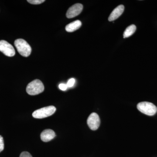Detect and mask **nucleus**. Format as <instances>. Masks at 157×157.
<instances>
[{
  "label": "nucleus",
  "mask_w": 157,
  "mask_h": 157,
  "mask_svg": "<svg viewBox=\"0 0 157 157\" xmlns=\"http://www.w3.org/2000/svg\"><path fill=\"white\" fill-rule=\"evenodd\" d=\"M14 45L21 55L25 57L29 56L32 48L28 42L23 39H18L14 42Z\"/></svg>",
  "instance_id": "obj_1"
},
{
  "label": "nucleus",
  "mask_w": 157,
  "mask_h": 157,
  "mask_svg": "<svg viewBox=\"0 0 157 157\" xmlns=\"http://www.w3.org/2000/svg\"><path fill=\"white\" fill-rule=\"evenodd\" d=\"M44 90V85L39 79H35L27 85L26 91L30 95H36L43 92Z\"/></svg>",
  "instance_id": "obj_2"
},
{
  "label": "nucleus",
  "mask_w": 157,
  "mask_h": 157,
  "mask_svg": "<svg viewBox=\"0 0 157 157\" xmlns=\"http://www.w3.org/2000/svg\"><path fill=\"white\" fill-rule=\"evenodd\" d=\"M137 108L140 112L148 116L155 115L157 112L156 106L150 102H140L137 104Z\"/></svg>",
  "instance_id": "obj_3"
},
{
  "label": "nucleus",
  "mask_w": 157,
  "mask_h": 157,
  "mask_svg": "<svg viewBox=\"0 0 157 157\" xmlns=\"http://www.w3.org/2000/svg\"><path fill=\"white\" fill-rule=\"evenodd\" d=\"M56 111V108L53 106H48L37 109L33 113L35 118L42 119L52 115Z\"/></svg>",
  "instance_id": "obj_4"
},
{
  "label": "nucleus",
  "mask_w": 157,
  "mask_h": 157,
  "mask_svg": "<svg viewBox=\"0 0 157 157\" xmlns=\"http://www.w3.org/2000/svg\"><path fill=\"white\" fill-rule=\"evenodd\" d=\"M0 51L7 56L12 57L15 55L14 47L5 40L0 41Z\"/></svg>",
  "instance_id": "obj_5"
},
{
  "label": "nucleus",
  "mask_w": 157,
  "mask_h": 157,
  "mask_svg": "<svg viewBox=\"0 0 157 157\" xmlns=\"http://www.w3.org/2000/svg\"><path fill=\"white\" fill-rule=\"evenodd\" d=\"M88 125L93 131H96L99 128L101 124V120L99 115L95 113L90 114L87 120Z\"/></svg>",
  "instance_id": "obj_6"
},
{
  "label": "nucleus",
  "mask_w": 157,
  "mask_h": 157,
  "mask_svg": "<svg viewBox=\"0 0 157 157\" xmlns=\"http://www.w3.org/2000/svg\"><path fill=\"white\" fill-rule=\"evenodd\" d=\"M83 9V6L81 4H75L71 6L67 11V17L68 18H72L78 16L81 13Z\"/></svg>",
  "instance_id": "obj_7"
},
{
  "label": "nucleus",
  "mask_w": 157,
  "mask_h": 157,
  "mask_svg": "<svg viewBox=\"0 0 157 157\" xmlns=\"http://www.w3.org/2000/svg\"><path fill=\"white\" fill-rule=\"evenodd\" d=\"M124 9V7L123 5H120L118 6L111 12L108 18V20L109 21H112L117 19L123 14Z\"/></svg>",
  "instance_id": "obj_8"
},
{
  "label": "nucleus",
  "mask_w": 157,
  "mask_h": 157,
  "mask_svg": "<svg viewBox=\"0 0 157 157\" xmlns=\"http://www.w3.org/2000/svg\"><path fill=\"white\" fill-rule=\"evenodd\" d=\"M55 136V133L53 130L46 129L41 133V139L44 142H48L53 139Z\"/></svg>",
  "instance_id": "obj_9"
},
{
  "label": "nucleus",
  "mask_w": 157,
  "mask_h": 157,
  "mask_svg": "<svg viewBox=\"0 0 157 157\" xmlns=\"http://www.w3.org/2000/svg\"><path fill=\"white\" fill-rule=\"evenodd\" d=\"M82 23L79 20H76L75 21L70 23L66 26V31L69 33H72L77 30L81 27Z\"/></svg>",
  "instance_id": "obj_10"
},
{
  "label": "nucleus",
  "mask_w": 157,
  "mask_h": 157,
  "mask_svg": "<svg viewBox=\"0 0 157 157\" xmlns=\"http://www.w3.org/2000/svg\"><path fill=\"white\" fill-rule=\"evenodd\" d=\"M136 30V26L134 25H132L129 26L124 33V38H126L128 37L131 36H132L134 33H135V31Z\"/></svg>",
  "instance_id": "obj_11"
},
{
  "label": "nucleus",
  "mask_w": 157,
  "mask_h": 157,
  "mask_svg": "<svg viewBox=\"0 0 157 157\" xmlns=\"http://www.w3.org/2000/svg\"><path fill=\"white\" fill-rule=\"evenodd\" d=\"M45 0H28L27 2L33 5H39L45 2Z\"/></svg>",
  "instance_id": "obj_12"
},
{
  "label": "nucleus",
  "mask_w": 157,
  "mask_h": 157,
  "mask_svg": "<svg viewBox=\"0 0 157 157\" xmlns=\"http://www.w3.org/2000/svg\"><path fill=\"white\" fill-rule=\"evenodd\" d=\"M75 79L73 78H71L68 80L67 83V86L68 87H71L74 86L75 84Z\"/></svg>",
  "instance_id": "obj_13"
},
{
  "label": "nucleus",
  "mask_w": 157,
  "mask_h": 157,
  "mask_svg": "<svg viewBox=\"0 0 157 157\" xmlns=\"http://www.w3.org/2000/svg\"><path fill=\"white\" fill-rule=\"evenodd\" d=\"M4 149V139L3 137L0 135V152L3 151Z\"/></svg>",
  "instance_id": "obj_14"
},
{
  "label": "nucleus",
  "mask_w": 157,
  "mask_h": 157,
  "mask_svg": "<svg viewBox=\"0 0 157 157\" xmlns=\"http://www.w3.org/2000/svg\"><path fill=\"white\" fill-rule=\"evenodd\" d=\"M19 157H33L28 152L24 151L21 154Z\"/></svg>",
  "instance_id": "obj_15"
},
{
  "label": "nucleus",
  "mask_w": 157,
  "mask_h": 157,
  "mask_svg": "<svg viewBox=\"0 0 157 157\" xmlns=\"http://www.w3.org/2000/svg\"><path fill=\"white\" fill-rule=\"evenodd\" d=\"M59 87L62 90L65 91L67 90L68 86L67 84L61 83V84L59 85Z\"/></svg>",
  "instance_id": "obj_16"
}]
</instances>
